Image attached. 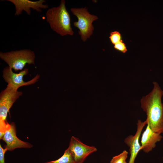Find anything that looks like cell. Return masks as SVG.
Wrapping results in <instances>:
<instances>
[{
	"instance_id": "6da1fadb",
	"label": "cell",
	"mask_w": 163,
	"mask_h": 163,
	"mask_svg": "<svg viewBox=\"0 0 163 163\" xmlns=\"http://www.w3.org/2000/svg\"><path fill=\"white\" fill-rule=\"evenodd\" d=\"M153 83L152 91L140 100L141 108L146 113L147 124L150 128L156 133L163 134V91L157 82Z\"/></svg>"
},
{
	"instance_id": "7a4b0ae2",
	"label": "cell",
	"mask_w": 163,
	"mask_h": 163,
	"mask_svg": "<svg viewBox=\"0 0 163 163\" xmlns=\"http://www.w3.org/2000/svg\"><path fill=\"white\" fill-rule=\"evenodd\" d=\"M65 1L62 0L60 5L49 9L46 13L47 21L51 28L62 36L73 35L70 17L65 6Z\"/></svg>"
},
{
	"instance_id": "3957f363",
	"label": "cell",
	"mask_w": 163,
	"mask_h": 163,
	"mask_svg": "<svg viewBox=\"0 0 163 163\" xmlns=\"http://www.w3.org/2000/svg\"><path fill=\"white\" fill-rule=\"evenodd\" d=\"M8 85L2 91L0 96V139L3 136L7 129L10 126L6 120L8 113L16 100L22 94L21 92Z\"/></svg>"
},
{
	"instance_id": "277c9868",
	"label": "cell",
	"mask_w": 163,
	"mask_h": 163,
	"mask_svg": "<svg viewBox=\"0 0 163 163\" xmlns=\"http://www.w3.org/2000/svg\"><path fill=\"white\" fill-rule=\"evenodd\" d=\"M0 57L15 71L22 70L26 64H34V52L29 49L0 53Z\"/></svg>"
},
{
	"instance_id": "5b68a950",
	"label": "cell",
	"mask_w": 163,
	"mask_h": 163,
	"mask_svg": "<svg viewBox=\"0 0 163 163\" xmlns=\"http://www.w3.org/2000/svg\"><path fill=\"white\" fill-rule=\"evenodd\" d=\"M70 10L78 19L77 21L73 23L74 25L79 29L78 34L81 36L82 40L85 41L93 34L94 30L93 22L98 18L96 16L91 14L86 7L72 8Z\"/></svg>"
},
{
	"instance_id": "8992f818",
	"label": "cell",
	"mask_w": 163,
	"mask_h": 163,
	"mask_svg": "<svg viewBox=\"0 0 163 163\" xmlns=\"http://www.w3.org/2000/svg\"><path fill=\"white\" fill-rule=\"evenodd\" d=\"M68 148L75 163H83L89 155L97 150L95 147L84 144L74 136L71 137Z\"/></svg>"
},
{
	"instance_id": "52a82bcc",
	"label": "cell",
	"mask_w": 163,
	"mask_h": 163,
	"mask_svg": "<svg viewBox=\"0 0 163 163\" xmlns=\"http://www.w3.org/2000/svg\"><path fill=\"white\" fill-rule=\"evenodd\" d=\"M3 77L8 85L13 88L18 89L19 87L25 85H28L37 82L40 76L37 75L31 80L25 82L23 80L24 75L28 72L27 69H25L18 73L14 72L12 69L8 67H5L3 71Z\"/></svg>"
},
{
	"instance_id": "ba28073f",
	"label": "cell",
	"mask_w": 163,
	"mask_h": 163,
	"mask_svg": "<svg viewBox=\"0 0 163 163\" xmlns=\"http://www.w3.org/2000/svg\"><path fill=\"white\" fill-rule=\"evenodd\" d=\"M9 127L5 130L1 139L4 141L6 145L5 148L7 151H12L17 148H30L33 145L29 142L19 139L16 136L15 125L13 122L10 123Z\"/></svg>"
},
{
	"instance_id": "9c48e42d",
	"label": "cell",
	"mask_w": 163,
	"mask_h": 163,
	"mask_svg": "<svg viewBox=\"0 0 163 163\" xmlns=\"http://www.w3.org/2000/svg\"><path fill=\"white\" fill-rule=\"evenodd\" d=\"M147 123L146 120L144 122L140 120H138L136 123L137 130L135 134L134 135H130L125 139V143L129 147L130 157L128 163H134L136 158L141 150L139 139L143 129Z\"/></svg>"
},
{
	"instance_id": "30bf717a",
	"label": "cell",
	"mask_w": 163,
	"mask_h": 163,
	"mask_svg": "<svg viewBox=\"0 0 163 163\" xmlns=\"http://www.w3.org/2000/svg\"><path fill=\"white\" fill-rule=\"evenodd\" d=\"M14 5L16 9L15 15L18 16L21 14L22 11H24L28 15L31 14L30 8L37 11L41 12L42 9H46L48 7L47 5L43 3L46 2L44 0L32 1L29 0H8Z\"/></svg>"
},
{
	"instance_id": "8fae6325",
	"label": "cell",
	"mask_w": 163,
	"mask_h": 163,
	"mask_svg": "<svg viewBox=\"0 0 163 163\" xmlns=\"http://www.w3.org/2000/svg\"><path fill=\"white\" fill-rule=\"evenodd\" d=\"M162 138L160 134L154 131L147 124L141 138V150L145 153L149 152L155 147L156 143L160 141Z\"/></svg>"
},
{
	"instance_id": "7c38bea8",
	"label": "cell",
	"mask_w": 163,
	"mask_h": 163,
	"mask_svg": "<svg viewBox=\"0 0 163 163\" xmlns=\"http://www.w3.org/2000/svg\"><path fill=\"white\" fill-rule=\"evenodd\" d=\"M44 163H75L70 150L68 148L60 158L56 160Z\"/></svg>"
},
{
	"instance_id": "4fadbf2b",
	"label": "cell",
	"mask_w": 163,
	"mask_h": 163,
	"mask_svg": "<svg viewBox=\"0 0 163 163\" xmlns=\"http://www.w3.org/2000/svg\"><path fill=\"white\" fill-rule=\"evenodd\" d=\"M128 152L126 150L118 155L113 157L110 163H122L126 160L128 157Z\"/></svg>"
},
{
	"instance_id": "5bb4252c",
	"label": "cell",
	"mask_w": 163,
	"mask_h": 163,
	"mask_svg": "<svg viewBox=\"0 0 163 163\" xmlns=\"http://www.w3.org/2000/svg\"><path fill=\"white\" fill-rule=\"evenodd\" d=\"M109 38L111 43L114 45L122 40L121 34L118 31L111 32Z\"/></svg>"
},
{
	"instance_id": "9a60e30c",
	"label": "cell",
	"mask_w": 163,
	"mask_h": 163,
	"mask_svg": "<svg viewBox=\"0 0 163 163\" xmlns=\"http://www.w3.org/2000/svg\"><path fill=\"white\" fill-rule=\"evenodd\" d=\"M114 47L115 49L123 53H125L127 51L126 45L122 40L114 45Z\"/></svg>"
},
{
	"instance_id": "2e32d148",
	"label": "cell",
	"mask_w": 163,
	"mask_h": 163,
	"mask_svg": "<svg viewBox=\"0 0 163 163\" xmlns=\"http://www.w3.org/2000/svg\"><path fill=\"white\" fill-rule=\"evenodd\" d=\"M7 150L5 148L2 147L0 145V163H5V154Z\"/></svg>"
},
{
	"instance_id": "e0dca14e",
	"label": "cell",
	"mask_w": 163,
	"mask_h": 163,
	"mask_svg": "<svg viewBox=\"0 0 163 163\" xmlns=\"http://www.w3.org/2000/svg\"><path fill=\"white\" fill-rule=\"evenodd\" d=\"M122 163H127L126 162V161L125 160V161H124L122 162Z\"/></svg>"
}]
</instances>
